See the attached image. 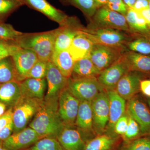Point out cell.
I'll return each instance as SVG.
<instances>
[{
    "mask_svg": "<svg viewBox=\"0 0 150 150\" xmlns=\"http://www.w3.org/2000/svg\"><path fill=\"white\" fill-rule=\"evenodd\" d=\"M143 17L145 18L150 28V9L149 8L145 9L139 11Z\"/></svg>",
    "mask_w": 150,
    "mask_h": 150,
    "instance_id": "obj_45",
    "label": "cell"
},
{
    "mask_svg": "<svg viewBox=\"0 0 150 150\" xmlns=\"http://www.w3.org/2000/svg\"><path fill=\"white\" fill-rule=\"evenodd\" d=\"M130 51L144 55H150V36L144 35L130 41L126 44Z\"/></svg>",
    "mask_w": 150,
    "mask_h": 150,
    "instance_id": "obj_31",
    "label": "cell"
},
{
    "mask_svg": "<svg viewBox=\"0 0 150 150\" xmlns=\"http://www.w3.org/2000/svg\"><path fill=\"white\" fill-rule=\"evenodd\" d=\"M149 134H150V130L149 132Z\"/></svg>",
    "mask_w": 150,
    "mask_h": 150,
    "instance_id": "obj_54",
    "label": "cell"
},
{
    "mask_svg": "<svg viewBox=\"0 0 150 150\" xmlns=\"http://www.w3.org/2000/svg\"><path fill=\"white\" fill-rule=\"evenodd\" d=\"M13 133V121L4 129L0 130V144L7 139Z\"/></svg>",
    "mask_w": 150,
    "mask_h": 150,
    "instance_id": "obj_42",
    "label": "cell"
},
{
    "mask_svg": "<svg viewBox=\"0 0 150 150\" xmlns=\"http://www.w3.org/2000/svg\"><path fill=\"white\" fill-rule=\"evenodd\" d=\"M58 98L43 99L29 126L43 138L57 139L65 125L59 115Z\"/></svg>",
    "mask_w": 150,
    "mask_h": 150,
    "instance_id": "obj_1",
    "label": "cell"
},
{
    "mask_svg": "<svg viewBox=\"0 0 150 150\" xmlns=\"http://www.w3.org/2000/svg\"><path fill=\"white\" fill-rule=\"evenodd\" d=\"M13 81L21 82L13 60L8 56L0 60V84Z\"/></svg>",
    "mask_w": 150,
    "mask_h": 150,
    "instance_id": "obj_29",
    "label": "cell"
},
{
    "mask_svg": "<svg viewBox=\"0 0 150 150\" xmlns=\"http://www.w3.org/2000/svg\"><path fill=\"white\" fill-rule=\"evenodd\" d=\"M124 51V48L94 44L88 57L101 72L116 62Z\"/></svg>",
    "mask_w": 150,
    "mask_h": 150,
    "instance_id": "obj_8",
    "label": "cell"
},
{
    "mask_svg": "<svg viewBox=\"0 0 150 150\" xmlns=\"http://www.w3.org/2000/svg\"><path fill=\"white\" fill-rule=\"evenodd\" d=\"M123 56L129 71L150 74V55L129 51L124 52Z\"/></svg>",
    "mask_w": 150,
    "mask_h": 150,
    "instance_id": "obj_24",
    "label": "cell"
},
{
    "mask_svg": "<svg viewBox=\"0 0 150 150\" xmlns=\"http://www.w3.org/2000/svg\"><path fill=\"white\" fill-rule=\"evenodd\" d=\"M63 4L74 6L81 11L87 17L91 18L97 8L93 0H60Z\"/></svg>",
    "mask_w": 150,
    "mask_h": 150,
    "instance_id": "obj_30",
    "label": "cell"
},
{
    "mask_svg": "<svg viewBox=\"0 0 150 150\" xmlns=\"http://www.w3.org/2000/svg\"><path fill=\"white\" fill-rule=\"evenodd\" d=\"M93 130L96 136L104 134L109 117V101L107 92L103 91L91 102Z\"/></svg>",
    "mask_w": 150,
    "mask_h": 150,
    "instance_id": "obj_9",
    "label": "cell"
},
{
    "mask_svg": "<svg viewBox=\"0 0 150 150\" xmlns=\"http://www.w3.org/2000/svg\"><path fill=\"white\" fill-rule=\"evenodd\" d=\"M129 8H132L137 0H123Z\"/></svg>",
    "mask_w": 150,
    "mask_h": 150,
    "instance_id": "obj_47",
    "label": "cell"
},
{
    "mask_svg": "<svg viewBox=\"0 0 150 150\" xmlns=\"http://www.w3.org/2000/svg\"><path fill=\"white\" fill-rule=\"evenodd\" d=\"M13 121V108L7 110L0 117V130L8 125Z\"/></svg>",
    "mask_w": 150,
    "mask_h": 150,
    "instance_id": "obj_41",
    "label": "cell"
},
{
    "mask_svg": "<svg viewBox=\"0 0 150 150\" xmlns=\"http://www.w3.org/2000/svg\"><path fill=\"white\" fill-rule=\"evenodd\" d=\"M19 85L22 96L36 99H44L47 88L46 78H27L19 82Z\"/></svg>",
    "mask_w": 150,
    "mask_h": 150,
    "instance_id": "obj_19",
    "label": "cell"
},
{
    "mask_svg": "<svg viewBox=\"0 0 150 150\" xmlns=\"http://www.w3.org/2000/svg\"><path fill=\"white\" fill-rule=\"evenodd\" d=\"M142 135L139 124L134 118L129 115L128 127L126 133L122 137L124 143L131 142L141 137Z\"/></svg>",
    "mask_w": 150,
    "mask_h": 150,
    "instance_id": "obj_36",
    "label": "cell"
},
{
    "mask_svg": "<svg viewBox=\"0 0 150 150\" xmlns=\"http://www.w3.org/2000/svg\"><path fill=\"white\" fill-rule=\"evenodd\" d=\"M149 8L148 0H137L132 8L137 11Z\"/></svg>",
    "mask_w": 150,
    "mask_h": 150,
    "instance_id": "obj_44",
    "label": "cell"
},
{
    "mask_svg": "<svg viewBox=\"0 0 150 150\" xmlns=\"http://www.w3.org/2000/svg\"><path fill=\"white\" fill-rule=\"evenodd\" d=\"M67 88L80 101L92 102L105 89L97 77L72 79L69 78Z\"/></svg>",
    "mask_w": 150,
    "mask_h": 150,
    "instance_id": "obj_5",
    "label": "cell"
},
{
    "mask_svg": "<svg viewBox=\"0 0 150 150\" xmlns=\"http://www.w3.org/2000/svg\"><path fill=\"white\" fill-rule=\"evenodd\" d=\"M106 91L109 101V117L104 134L115 138L113 136L114 126L118 119L126 112V101L115 89Z\"/></svg>",
    "mask_w": 150,
    "mask_h": 150,
    "instance_id": "obj_17",
    "label": "cell"
},
{
    "mask_svg": "<svg viewBox=\"0 0 150 150\" xmlns=\"http://www.w3.org/2000/svg\"><path fill=\"white\" fill-rule=\"evenodd\" d=\"M96 136L75 125H65L57 139L65 150H84L87 143Z\"/></svg>",
    "mask_w": 150,
    "mask_h": 150,
    "instance_id": "obj_7",
    "label": "cell"
},
{
    "mask_svg": "<svg viewBox=\"0 0 150 150\" xmlns=\"http://www.w3.org/2000/svg\"><path fill=\"white\" fill-rule=\"evenodd\" d=\"M91 19L92 25L88 27L110 28L130 32L125 16L105 6L98 8Z\"/></svg>",
    "mask_w": 150,
    "mask_h": 150,
    "instance_id": "obj_6",
    "label": "cell"
},
{
    "mask_svg": "<svg viewBox=\"0 0 150 150\" xmlns=\"http://www.w3.org/2000/svg\"><path fill=\"white\" fill-rule=\"evenodd\" d=\"M51 61L65 77L70 78L75 62L69 50L54 52Z\"/></svg>",
    "mask_w": 150,
    "mask_h": 150,
    "instance_id": "obj_27",
    "label": "cell"
},
{
    "mask_svg": "<svg viewBox=\"0 0 150 150\" xmlns=\"http://www.w3.org/2000/svg\"><path fill=\"white\" fill-rule=\"evenodd\" d=\"M105 6L111 10L122 14L124 16L129 8L123 0H108Z\"/></svg>",
    "mask_w": 150,
    "mask_h": 150,
    "instance_id": "obj_39",
    "label": "cell"
},
{
    "mask_svg": "<svg viewBox=\"0 0 150 150\" xmlns=\"http://www.w3.org/2000/svg\"><path fill=\"white\" fill-rule=\"evenodd\" d=\"M47 63L48 62L38 60L30 70L25 79H43L46 78L47 71Z\"/></svg>",
    "mask_w": 150,
    "mask_h": 150,
    "instance_id": "obj_37",
    "label": "cell"
},
{
    "mask_svg": "<svg viewBox=\"0 0 150 150\" xmlns=\"http://www.w3.org/2000/svg\"><path fill=\"white\" fill-rule=\"evenodd\" d=\"M119 150H150V137H140L131 142L123 143Z\"/></svg>",
    "mask_w": 150,
    "mask_h": 150,
    "instance_id": "obj_35",
    "label": "cell"
},
{
    "mask_svg": "<svg viewBox=\"0 0 150 150\" xmlns=\"http://www.w3.org/2000/svg\"><path fill=\"white\" fill-rule=\"evenodd\" d=\"M2 40H0V43H1V42Z\"/></svg>",
    "mask_w": 150,
    "mask_h": 150,
    "instance_id": "obj_52",
    "label": "cell"
},
{
    "mask_svg": "<svg viewBox=\"0 0 150 150\" xmlns=\"http://www.w3.org/2000/svg\"><path fill=\"white\" fill-rule=\"evenodd\" d=\"M11 56L21 81L25 79L30 70L39 60L32 50L21 48L17 45Z\"/></svg>",
    "mask_w": 150,
    "mask_h": 150,
    "instance_id": "obj_16",
    "label": "cell"
},
{
    "mask_svg": "<svg viewBox=\"0 0 150 150\" xmlns=\"http://www.w3.org/2000/svg\"><path fill=\"white\" fill-rule=\"evenodd\" d=\"M147 102L148 105H149V106L150 107V98H148L147 99Z\"/></svg>",
    "mask_w": 150,
    "mask_h": 150,
    "instance_id": "obj_50",
    "label": "cell"
},
{
    "mask_svg": "<svg viewBox=\"0 0 150 150\" xmlns=\"http://www.w3.org/2000/svg\"><path fill=\"white\" fill-rule=\"evenodd\" d=\"M46 78L47 89L44 99L58 98L61 92L67 86L69 79L62 74L51 61L47 63Z\"/></svg>",
    "mask_w": 150,
    "mask_h": 150,
    "instance_id": "obj_15",
    "label": "cell"
},
{
    "mask_svg": "<svg viewBox=\"0 0 150 150\" xmlns=\"http://www.w3.org/2000/svg\"><path fill=\"white\" fill-rule=\"evenodd\" d=\"M148 2H149V8L150 9V0H148Z\"/></svg>",
    "mask_w": 150,
    "mask_h": 150,
    "instance_id": "obj_51",
    "label": "cell"
},
{
    "mask_svg": "<svg viewBox=\"0 0 150 150\" xmlns=\"http://www.w3.org/2000/svg\"><path fill=\"white\" fill-rule=\"evenodd\" d=\"M108 0H93L97 9L104 6L107 4Z\"/></svg>",
    "mask_w": 150,
    "mask_h": 150,
    "instance_id": "obj_46",
    "label": "cell"
},
{
    "mask_svg": "<svg viewBox=\"0 0 150 150\" xmlns=\"http://www.w3.org/2000/svg\"><path fill=\"white\" fill-rule=\"evenodd\" d=\"M143 73L136 71H129L123 75L118 81L115 89L120 96L129 100L140 90V84Z\"/></svg>",
    "mask_w": 150,
    "mask_h": 150,
    "instance_id": "obj_18",
    "label": "cell"
},
{
    "mask_svg": "<svg viewBox=\"0 0 150 150\" xmlns=\"http://www.w3.org/2000/svg\"><path fill=\"white\" fill-rule=\"evenodd\" d=\"M23 5L21 1L0 0V22H4L10 15Z\"/></svg>",
    "mask_w": 150,
    "mask_h": 150,
    "instance_id": "obj_33",
    "label": "cell"
},
{
    "mask_svg": "<svg viewBox=\"0 0 150 150\" xmlns=\"http://www.w3.org/2000/svg\"><path fill=\"white\" fill-rule=\"evenodd\" d=\"M80 30L94 44L125 48L131 39L127 33L112 28L82 27Z\"/></svg>",
    "mask_w": 150,
    "mask_h": 150,
    "instance_id": "obj_3",
    "label": "cell"
},
{
    "mask_svg": "<svg viewBox=\"0 0 150 150\" xmlns=\"http://www.w3.org/2000/svg\"><path fill=\"white\" fill-rule=\"evenodd\" d=\"M129 71L123 54L116 62L100 72L98 80L106 90L115 89L119 80Z\"/></svg>",
    "mask_w": 150,
    "mask_h": 150,
    "instance_id": "obj_12",
    "label": "cell"
},
{
    "mask_svg": "<svg viewBox=\"0 0 150 150\" xmlns=\"http://www.w3.org/2000/svg\"><path fill=\"white\" fill-rule=\"evenodd\" d=\"M118 141L119 138L106 134L97 135L87 143L84 150H114Z\"/></svg>",
    "mask_w": 150,
    "mask_h": 150,
    "instance_id": "obj_28",
    "label": "cell"
},
{
    "mask_svg": "<svg viewBox=\"0 0 150 150\" xmlns=\"http://www.w3.org/2000/svg\"><path fill=\"white\" fill-rule=\"evenodd\" d=\"M7 110L5 104L0 101V117L2 116Z\"/></svg>",
    "mask_w": 150,
    "mask_h": 150,
    "instance_id": "obj_48",
    "label": "cell"
},
{
    "mask_svg": "<svg viewBox=\"0 0 150 150\" xmlns=\"http://www.w3.org/2000/svg\"><path fill=\"white\" fill-rule=\"evenodd\" d=\"M42 138L29 126L17 133H13L3 142L2 145L8 150H24Z\"/></svg>",
    "mask_w": 150,
    "mask_h": 150,
    "instance_id": "obj_14",
    "label": "cell"
},
{
    "mask_svg": "<svg viewBox=\"0 0 150 150\" xmlns=\"http://www.w3.org/2000/svg\"><path fill=\"white\" fill-rule=\"evenodd\" d=\"M75 125L83 131L96 135L93 130L91 102L80 101Z\"/></svg>",
    "mask_w": 150,
    "mask_h": 150,
    "instance_id": "obj_23",
    "label": "cell"
},
{
    "mask_svg": "<svg viewBox=\"0 0 150 150\" xmlns=\"http://www.w3.org/2000/svg\"><path fill=\"white\" fill-rule=\"evenodd\" d=\"M19 83L15 81L0 84V101L8 109L13 108L22 97Z\"/></svg>",
    "mask_w": 150,
    "mask_h": 150,
    "instance_id": "obj_22",
    "label": "cell"
},
{
    "mask_svg": "<svg viewBox=\"0 0 150 150\" xmlns=\"http://www.w3.org/2000/svg\"><path fill=\"white\" fill-rule=\"evenodd\" d=\"M58 28L46 32L24 33L13 42L21 48L35 52L40 61H51L54 51V43Z\"/></svg>",
    "mask_w": 150,
    "mask_h": 150,
    "instance_id": "obj_2",
    "label": "cell"
},
{
    "mask_svg": "<svg viewBox=\"0 0 150 150\" xmlns=\"http://www.w3.org/2000/svg\"><path fill=\"white\" fill-rule=\"evenodd\" d=\"M24 5L46 16L48 18L59 23L60 26L69 25L76 22V19L69 17L57 9L47 0H22Z\"/></svg>",
    "mask_w": 150,
    "mask_h": 150,
    "instance_id": "obj_10",
    "label": "cell"
},
{
    "mask_svg": "<svg viewBox=\"0 0 150 150\" xmlns=\"http://www.w3.org/2000/svg\"><path fill=\"white\" fill-rule=\"evenodd\" d=\"M140 90L145 96L150 98V79L141 81L140 84Z\"/></svg>",
    "mask_w": 150,
    "mask_h": 150,
    "instance_id": "obj_43",
    "label": "cell"
},
{
    "mask_svg": "<svg viewBox=\"0 0 150 150\" xmlns=\"http://www.w3.org/2000/svg\"><path fill=\"white\" fill-rule=\"evenodd\" d=\"M43 99L22 96L13 108V133L27 127L40 108Z\"/></svg>",
    "mask_w": 150,
    "mask_h": 150,
    "instance_id": "obj_4",
    "label": "cell"
},
{
    "mask_svg": "<svg viewBox=\"0 0 150 150\" xmlns=\"http://www.w3.org/2000/svg\"><path fill=\"white\" fill-rule=\"evenodd\" d=\"M129 123V115L126 112L115 123L113 131L115 138L122 137L126 133Z\"/></svg>",
    "mask_w": 150,
    "mask_h": 150,
    "instance_id": "obj_38",
    "label": "cell"
},
{
    "mask_svg": "<svg viewBox=\"0 0 150 150\" xmlns=\"http://www.w3.org/2000/svg\"><path fill=\"white\" fill-rule=\"evenodd\" d=\"M24 150H65L55 138L44 137Z\"/></svg>",
    "mask_w": 150,
    "mask_h": 150,
    "instance_id": "obj_32",
    "label": "cell"
},
{
    "mask_svg": "<svg viewBox=\"0 0 150 150\" xmlns=\"http://www.w3.org/2000/svg\"><path fill=\"white\" fill-rule=\"evenodd\" d=\"M17 1H22V0H17Z\"/></svg>",
    "mask_w": 150,
    "mask_h": 150,
    "instance_id": "obj_53",
    "label": "cell"
},
{
    "mask_svg": "<svg viewBox=\"0 0 150 150\" xmlns=\"http://www.w3.org/2000/svg\"><path fill=\"white\" fill-rule=\"evenodd\" d=\"M16 30L11 25L0 22V40L6 42H14L23 34Z\"/></svg>",
    "mask_w": 150,
    "mask_h": 150,
    "instance_id": "obj_34",
    "label": "cell"
},
{
    "mask_svg": "<svg viewBox=\"0 0 150 150\" xmlns=\"http://www.w3.org/2000/svg\"><path fill=\"white\" fill-rule=\"evenodd\" d=\"M80 102L67 87L60 93L58 100L59 112L65 125H75Z\"/></svg>",
    "mask_w": 150,
    "mask_h": 150,
    "instance_id": "obj_11",
    "label": "cell"
},
{
    "mask_svg": "<svg viewBox=\"0 0 150 150\" xmlns=\"http://www.w3.org/2000/svg\"><path fill=\"white\" fill-rule=\"evenodd\" d=\"M94 44L80 30L68 50L76 62L88 56Z\"/></svg>",
    "mask_w": 150,
    "mask_h": 150,
    "instance_id": "obj_21",
    "label": "cell"
},
{
    "mask_svg": "<svg viewBox=\"0 0 150 150\" xmlns=\"http://www.w3.org/2000/svg\"><path fill=\"white\" fill-rule=\"evenodd\" d=\"M126 112L139 125L142 135L149 134L150 130V111L142 100L134 97L126 104Z\"/></svg>",
    "mask_w": 150,
    "mask_h": 150,
    "instance_id": "obj_13",
    "label": "cell"
},
{
    "mask_svg": "<svg viewBox=\"0 0 150 150\" xmlns=\"http://www.w3.org/2000/svg\"><path fill=\"white\" fill-rule=\"evenodd\" d=\"M16 46L13 42L2 40L0 43V60L5 57L11 56Z\"/></svg>",
    "mask_w": 150,
    "mask_h": 150,
    "instance_id": "obj_40",
    "label": "cell"
},
{
    "mask_svg": "<svg viewBox=\"0 0 150 150\" xmlns=\"http://www.w3.org/2000/svg\"><path fill=\"white\" fill-rule=\"evenodd\" d=\"M82 27L76 23L60 26L55 39L54 52L69 50L74 38L79 34Z\"/></svg>",
    "mask_w": 150,
    "mask_h": 150,
    "instance_id": "obj_20",
    "label": "cell"
},
{
    "mask_svg": "<svg viewBox=\"0 0 150 150\" xmlns=\"http://www.w3.org/2000/svg\"><path fill=\"white\" fill-rule=\"evenodd\" d=\"M125 16L130 32L150 36V28L145 18L139 11L129 8Z\"/></svg>",
    "mask_w": 150,
    "mask_h": 150,
    "instance_id": "obj_26",
    "label": "cell"
},
{
    "mask_svg": "<svg viewBox=\"0 0 150 150\" xmlns=\"http://www.w3.org/2000/svg\"><path fill=\"white\" fill-rule=\"evenodd\" d=\"M0 150H8L3 146L2 144H0Z\"/></svg>",
    "mask_w": 150,
    "mask_h": 150,
    "instance_id": "obj_49",
    "label": "cell"
},
{
    "mask_svg": "<svg viewBox=\"0 0 150 150\" xmlns=\"http://www.w3.org/2000/svg\"><path fill=\"white\" fill-rule=\"evenodd\" d=\"M100 72L98 69L88 56L75 62L70 79H72L97 77Z\"/></svg>",
    "mask_w": 150,
    "mask_h": 150,
    "instance_id": "obj_25",
    "label": "cell"
}]
</instances>
